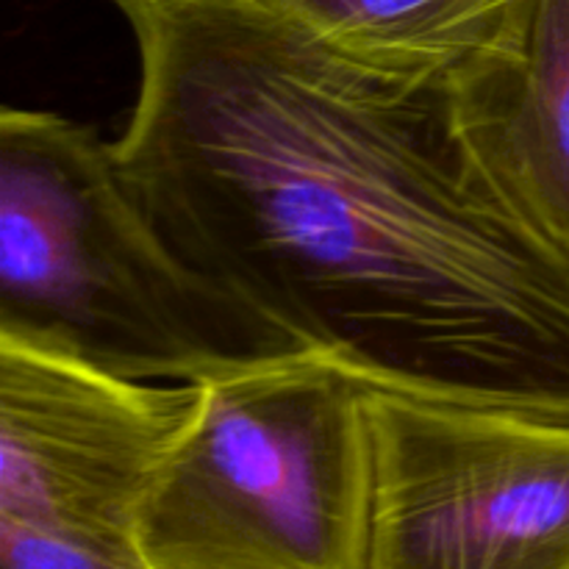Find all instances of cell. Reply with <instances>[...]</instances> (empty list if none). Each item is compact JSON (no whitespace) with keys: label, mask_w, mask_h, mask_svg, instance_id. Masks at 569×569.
I'll list each match as a JSON object with an SVG mask.
<instances>
[{"label":"cell","mask_w":569,"mask_h":569,"mask_svg":"<svg viewBox=\"0 0 569 569\" xmlns=\"http://www.w3.org/2000/svg\"><path fill=\"white\" fill-rule=\"evenodd\" d=\"M111 142L172 253L370 389L569 422V248L467 128L456 76L367 70L272 0H109Z\"/></svg>","instance_id":"6da1fadb"},{"label":"cell","mask_w":569,"mask_h":569,"mask_svg":"<svg viewBox=\"0 0 569 569\" xmlns=\"http://www.w3.org/2000/svg\"><path fill=\"white\" fill-rule=\"evenodd\" d=\"M0 337L153 383L303 356L161 239L92 126L0 111Z\"/></svg>","instance_id":"7a4b0ae2"},{"label":"cell","mask_w":569,"mask_h":569,"mask_svg":"<svg viewBox=\"0 0 569 569\" xmlns=\"http://www.w3.org/2000/svg\"><path fill=\"white\" fill-rule=\"evenodd\" d=\"M203 403L133 520L150 569H365L367 387L315 356L200 383Z\"/></svg>","instance_id":"3957f363"},{"label":"cell","mask_w":569,"mask_h":569,"mask_svg":"<svg viewBox=\"0 0 569 569\" xmlns=\"http://www.w3.org/2000/svg\"><path fill=\"white\" fill-rule=\"evenodd\" d=\"M365 569H569V422L367 392Z\"/></svg>","instance_id":"277c9868"},{"label":"cell","mask_w":569,"mask_h":569,"mask_svg":"<svg viewBox=\"0 0 569 569\" xmlns=\"http://www.w3.org/2000/svg\"><path fill=\"white\" fill-rule=\"evenodd\" d=\"M203 403L200 383H153L0 337V520L133 548V520Z\"/></svg>","instance_id":"5b68a950"},{"label":"cell","mask_w":569,"mask_h":569,"mask_svg":"<svg viewBox=\"0 0 569 569\" xmlns=\"http://www.w3.org/2000/svg\"><path fill=\"white\" fill-rule=\"evenodd\" d=\"M456 83L483 153L569 248V0H533L520 59Z\"/></svg>","instance_id":"8992f818"},{"label":"cell","mask_w":569,"mask_h":569,"mask_svg":"<svg viewBox=\"0 0 569 569\" xmlns=\"http://www.w3.org/2000/svg\"><path fill=\"white\" fill-rule=\"evenodd\" d=\"M342 59L389 76L465 78L526 48L533 0H272Z\"/></svg>","instance_id":"52a82bcc"},{"label":"cell","mask_w":569,"mask_h":569,"mask_svg":"<svg viewBox=\"0 0 569 569\" xmlns=\"http://www.w3.org/2000/svg\"><path fill=\"white\" fill-rule=\"evenodd\" d=\"M0 569H150L137 548L81 542L0 520Z\"/></svg>","instance_id":"ba28073f"}]
</instances>
